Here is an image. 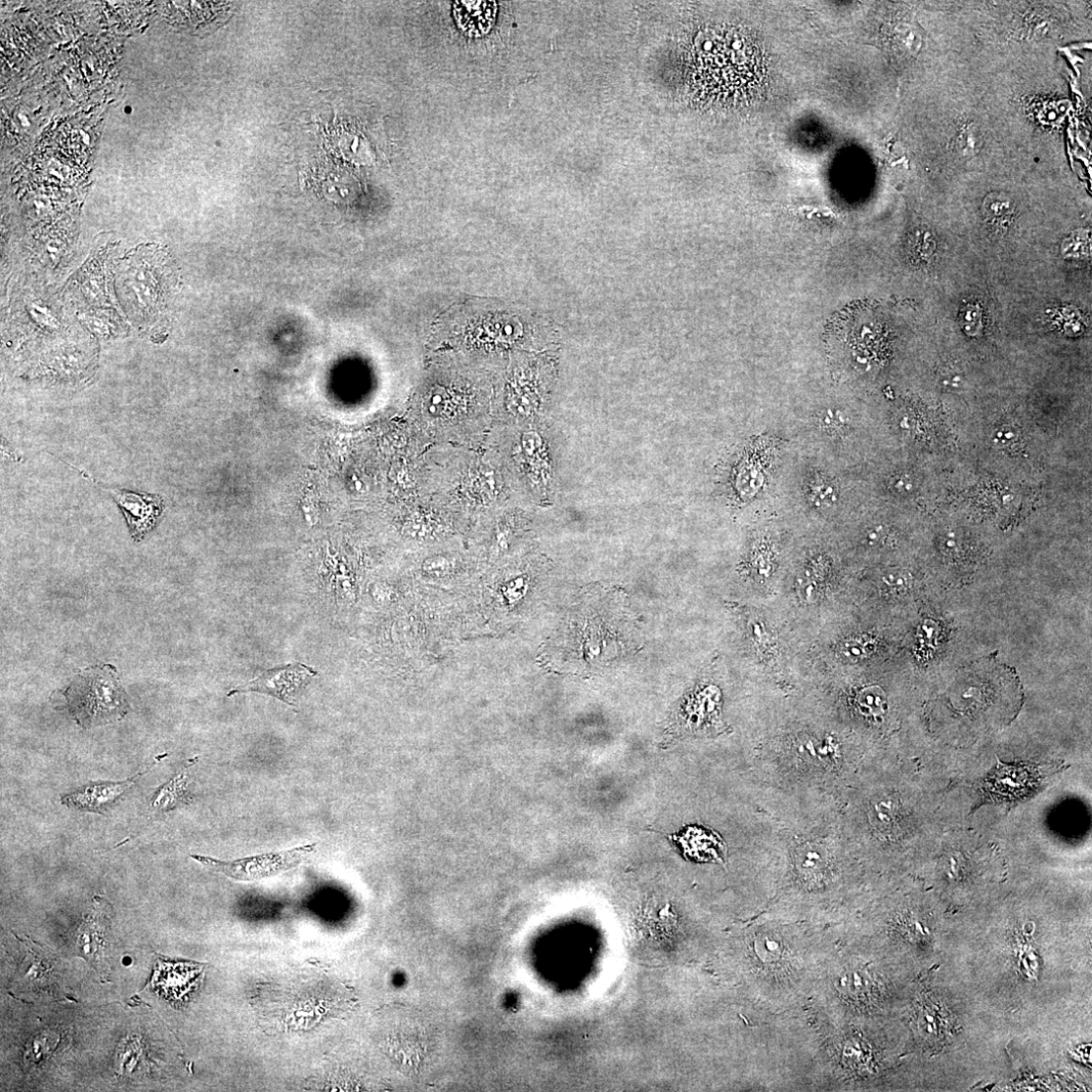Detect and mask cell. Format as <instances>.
Here are the masks:
<instances>
[{
	"label": "cell",
	"mask_w": 1092,
	"mask_h": 1092,
	"mask_svg": "<svg viewBox=\"0 0 1092 1092\" xmlns=\"http://www.w3.org/2000/svg\"><path fill=\"white\" fill-rule=\"evenodd\" d=\"M64 696L70 715L84 728L118 722L128 711L126 694L111 665L84 671Z\"/></svg>",
	"instance_id": "cell-1"
},
{
	"label": "cell",
	"mask_w": 1092,
	"mask_h": 1092,
	"mask_svg": "<svg viewBox=\"0 0 1092 1092\" xmlns=\"http://www.w3.org/2000/svg\"><path fill=\"white\" fill-rule=\"evenodd\" d=\"M1056 764H998L979 786L983 802H1013L1038 794L1058 773Z\"/></svg>",
	"instance_id": "cell-2"
},
{
	"label": "cell",
	"mask_w": 1092,
	"mask_h": 1092,
	"mask_svg": "<svg viewBox=\"0 0 1092 1092\" xmlns=\"http://www.w3.org/2000/svg\"><path fill=\"white\" fill-rule=\"evenodd\" d=\"M317 852V844L300 846L277 853L257 855L235 861H220L210 857L192 855L202 865L224 874L241 882H252L279 876L296 868L310 855Z\"/></svg>",
	"instance_id": "cell-3"
},
{
	"label": "cell",
	"mask_w": 1092,
	"mask_h": 1092,
	"mask_svg": "<svg viewBox=\"0 0 1092 1092\" xmlns=\"http://www.w3.org/2000/svg\"><path fill=\"white\" fill-rule=\"evenodd\" d=\"M317 672L304 664H292L262 673L246 685L232 690L228 697L240 693H261L279 699L289 707L296 708V698Z\"/></svg>",
	"instance_id": "cell-4"
},
{
	"label": "cell",
	"mask_w": 1092,
	"mask_h": 1092,
	"mask_svg": "<svg viewBox=\"0 0 1092 1092\" xmlns=\"http://www.w3.org/2000/svg\"><path fill=\"white\" fill-rule=\"evenodd\" d=\"M82 474L113 495L136 542L142 541L155 528L163 510L162 500L158 496L114 490L99 483L92 475L86 472Z\"/></svg>",
	"instance_id": "cell-5"
},
{
	"label": "cell",
	"mask_w": 1092,
	"mask_h": 1092,
	"mask_svg": "<svg viewBox=\"0 0 1092 1092\" xmlns=\"http://www.w3.org/2000/svg\"><path fill=\"white\" fill-rule=\"evenodd\" d=\"M152 767L153 765L148 766L144 772H140L123 782H101L86 785L84 788L62 797L61 803L80 811L105 813L116 806L125 795L133 789L139 778Z\"/></svg>",
	"instance_id": "cell-6"
},
{
	"label": "cell",
	"mask_w": 1092,
	"mask_h": 1092,
	"mask_svg": "<svg viewBox=\"0 0 1092 1092\" xmlns=\"http://www.w3.org/2000/svg\"><path fill=\"white\" fill-rule=\"evenodd\" d=\"M111 905L97 898L92 913L86 917L78 932L76 949L96 969L103 968L110 948Z\"/></svg>",
	"instance_id": "cell-7"
},
{
	"label": "cell",
	"mask_w": 1092,
	"mask_h": 1092,
	"mask_svg": "<svg viewBox=\"0 0 1092 1092\" xmlns=\"http://www.w3.org/2000/svg\"><path fill=\"white\" fill-rule=\"evenodd\" d=\"M203 971L204 966L198 964L159 961L153 985L167 998L179 1000L198 984Z\"/></svg>",
	"instance_id": "cell-8"
},
{
	"label": "cell",
	"mask_w": 1092,
	"mask_h": 1092,
	"mask_svg": "<svg viewBox=\"0 0 1092 1092\" xmlns=\"http://www.w3.org/2000/svg\"><path fill=\"white\" fill-rule=\"evenodd\" d=\"M198 760L199 758L190 760L180 773L160 786L150 801L149 808L151 810L167 812L192 802L190 771Z\"/></svg>",
	"instance_id": "cell-9"
},
{
	"label": "cell",
	"mask_w": 1092,
	"mask_h": 1092,
	"mask_svg": "<svg viewBox=\"0 0 1092 1092\" xmlns=\"http://www.w3.org/2000/svg\"><path fill=\"white\" fill-rule=\"evenodd\" d=\"M454 15L459 27L469 36H483L490 32L497 16L495 2H456Z\"/></svg>",
	"instance_id": "cell-10"
},
{
	"label": "cell",
	"mask_w": 1092,
	"mask_h": 1092,
	"mask_svg": "<svg viewBox=\"0 0 1092 1092\" xmlns=\"http://www.w3.org/2000/svg\"><path fill=\"white\" fill-rule=\"evenodd\" d=\"M870 825L879 836L892 839L901 833L902 806L897 798H873L867 812Z\"/></svg>",
	"instance_id": "cell-11"
},
{
	"label": "cell",
	"mask_w": 1092,
	"mask_h": 1092,
	"mask_svg": "<svg viewBox=\"0 0 1092 1092\" xmlns=\"http://www.w3.org/2000/svg\"><path fill=\"white\" fill-rule=\"evenodd\" d=\"M823 572L822 565L808 564L798 577V590L802 600L812 603L819 595V581Z\"/></svg>",
	"instance_id": "cell-12"
},
{
	"label": "cell",
	"mask_w": 1092,
	"mask_h": 1092,
	"mask_svg": "<svg viewBox=\"0 0 1092 1092\" xmlns=\"http://www.w3.org/2000/svg\"><path fill=\"white\" fill-rule=\"evenodd\" d=\"M860 713L866 716H880L885 711L886 699L879 687L862 690L857 699Z\"/></svg>",
	"instance_id": "cell-13"
},
{
	"label": "cell",
	"mask_w": 1092,
	"mask_h": 1092,
	"mask_svg": "<svg viewBox=\"0 0 1092 1092\" xmlns=\"http://www.w3.org/2000/svg\"><path fill=\"white\" fill-rule=\"evenodd\" d=\"M849 422L850 418H848L846 412L838 408L822 410L818 413L816 418L819 429L829 435L843 433L848 427Z\"/></svg>",
	"instance_id": "cell-14"
},
{
	"label": "cell",
	"mask_w": 1092,
	"mask_h": 1092,
	"mask_svg": "<svg viewBox=\"0 0 1092 1092\" xmlns=\"http://www.w3.org/2000/svg\"><path fill=\"white\" fill-rule=\"evenodd\" d=\"M922 1019L919 1021L920 1029L926 1038L932 1037L933 1041H940L944 1038V1020L941 1013L936 1007H926Z\"/></svg>",
	"instance_id": "cell-15"
},
{
	"label": "cell",
	"mask_w": 1092,
	"mask_h": 1092,
	"mask_svg": "<svg viewBox=\"0 0 1092 1092\" xmlns=\"http://www.w3.org/2000/svg\"><path fill=\"white\" fill-rule=\"evenodd\" d=\"M837 489L825 479H816L810 487V499L817 507H831L837 502Z\"/></svg>",
	"instance_id": "cell-16"
},
{
	"label": "cell",
	"mask_w": 1092,
	"mask_h": 1092,
	"mask_svg": "<svg viewBox=\"0 0 1092 1092\" xmlns=\"http://www.w3.org/2000/svg\"><path fill=\"white\" fill-rule=\"evenodd\" d=\"M868 639L859 637L846 641L841 646V653L850 660H861L867 657L874 648L873 642Z\"/></svg>",
	"instance_id": "cell-17"
},
{
	"label": "cell",
	"mask_w": 1092,
	"mask_h": 1092,
	"mask_svg": "<svg viewBox=\"0 0 1092 1092\" xmlns=\"http://www.w3.org/2000/svg\"><path fill=\"white\" fill-rule=\"evenodd\" d=\"M883 585L893 592L905 591L910 583L907 574L902 572H888L882 577Z\"/></svg>",
	"instance_id": "cell-18"
},
{
	"label": "cell",
	"mask_w": 1092,
	"mask_h": 1092,
	"mask_svg": "<svg viewBox=\"0 0 1092 1092\" xmlns=\"http://www.w3.org/2000/svg\"><path fill=\"white\" fill-rule=\"evenodd\" d=\"M887 536V530L883 526H876L866 534V542L872 547H878L883 544Z\"/></svg>",
	"instance_id": "cell-19"
},
{
	"label": "cell",
	"mask_w": 1092,
	"mask_h": 1092,
	"mask_svg": "<svg viewBox=\"0 0 1092 1092\" xmlns=\"http://www.w3.org/2000/svg\"><path fill=\"white\" fill-rule=\"evenodd\" d=\"M892 489L899 494H908L913 490L912 480L904 475L894 477L891 482Z\"/></svg>",
	"instance_id": "cell-20"
},
{
	"label": "cell",
	"mask_w": 1092,
	"mask_h": 1092,
	"mask_svg": "<svg viewBox=\"0 0 1092 1092\" xmlns=\"http://www.w3.org/2000/svg\"><path fill=\"white\" fill-rule=\"evenodd\" d=\"M1014 499H1015V496L1013 494L1009 493V494H1006V495L1002 496L1001 502L1004 505H1008V504L1012 503L1014 501Z\"/></svg>",
	"instance_id": "cell-21"
}]
</instances>
